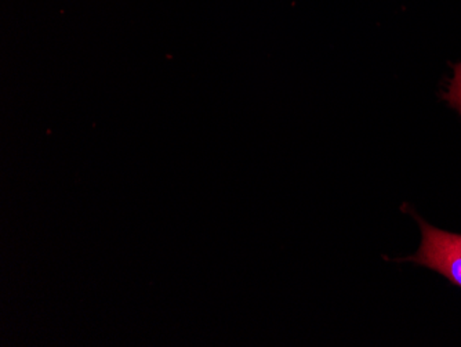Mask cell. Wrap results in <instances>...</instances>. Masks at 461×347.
Returning <instances> with one entry per match:
<instances>
[{"instance_id":"obj_1","label":"cell","mask_w":461,"mask_h":347,"mask_svg":"<svg viewBox=\"0 0 461 347\" xmlns=\"http://www.w3.org/2000/svg\"><path fill=\"white\" fill-rule=\"evenodd\" d=\"M414 217L420 224L423 235L420 250L417 251L416 255L400 259L398 261L420 264L429 270L442 274L453 285L461 288V234L435 229L421 217Z\"/></svg>"},{"instance_id":"obj_2","label":"cell","mask_w":461,"mask_h":347,"mask_svg":"<svg viewBox=\"0 0 461 347\" xmlns=\"http://www.w3.org/2000/svg\"><path fill=\"white\" fill-rule=\"evenodd\" d=\"M453 68H455V78L450 82L449 90L442 95V98L461 115V64H456Z\"/></svg>"}]
</instances>
